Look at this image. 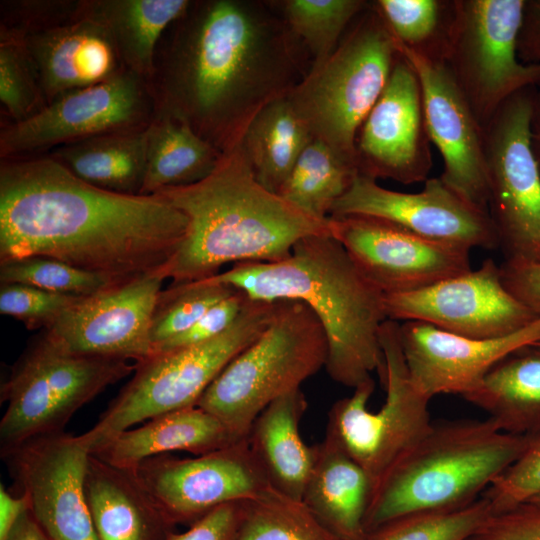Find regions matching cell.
I'll use <instances>...</instances> for the list:
<instances>
[{"label":"cell","mask_w":540,"mask_h":540,"mask_svg":"<svg viewBox=\"0 0 540 540\" xmlns=\"http://www.w3.org/2000/svg\"><path fill=\"white\" fill-rule=\"evenodd\" d=\"M401 346L411 381L430 400L438 394H465L515 350L540 342V317L504 337L473 339L419 321L400 324Z\"/></svg>","instance_id":"obj_22"},{"label":"cell","mask_w":540,"mask_h":540,"mask_svg":"<svg viewBox=\"0 0 540 540\" xmlns=\"http://www.w3.org/2000/svg\"><path fill=\"white\" fill-rule=\"evenodd\" d=\"M89 455L79 435L64 431L1 450L16 494L49 540H98L85 493Z\"/></svg>","instance_id":"obj_14"},{"label":"cell","mask_w":540,"mask_h":540,"mask_svg":"<svg viewBox=\"0 0 540 540\" xmlns=\"http://www.w3.org/2000/svg\"><path fill=\"white\" fill-rule=\"evenodd\" d=\"M0 102L12 122L25 120L46 106L25 36L1 26Z\"/></svg>","instance_id":"obj_40"},{"label":"cell","mask_w":540,"mask_h":540,"mask_svg":"<svg viewBox=\"0 0 540 540\" xmlns=\"http://www.w3.org/2000/svg\"><path fill=\"white\" fill-rule=\"evenodd\" d=\"M250 300H298L319 319L328 343L325 365L335 382L355 388L385 371L380 328L387 320L385 293L331 234L303 238L273 262H241L212 276Z\"/></svg>","instance_id":"obj_4"},{"label":"cell","mask_w":540,"mask_h":540,"mask_svg":"<svg viewBox=\"0 0 540 540\" xmlns=\"http://www.w3.org/2000/svg\"><path fill=\"white\" fill-rule=\"evenodd\" d=\"M399 50L421 84L429 137L443 160L440 179L462 198L488 212L483 128L444 62L401 47Z\"/></svg>","instance_id":"obj_21"},{"label":"cell","mask_w":540,"mask_h":540,"mask_svg":"<svg viewBox=\"0 0 540 540\" xmlns=\"http://www.w3.org/2000/svg\"><path fill=\"white\" fill-rule=\"evenodd\" d=\"M400 324L387 319L380 328L386 392L377 412L368 409L375 389L370 378L329 410L325 435L333 439L370 477L373 490L393 463L432 426L429 398L414 387L404 358Z\"/></svg>","instance_id":"obj_10"},{"label":"cell","mask_w":540,"mask_h":540,"mask_svg":"<svg viewBox=\"0 0 540 540\" xmlns=\"http://www.w3.org/2000/svg\"><path fill=\"white\" fill-rule=\"evenodd\" d=\"M531 146L540 169V85L535 87L530 122Z\"/></svg>","instance_id":"obj_51"},{"label":"cell","mask_w":540,"mask_h":540,"mask_svg":"<svg viewBox=\"0 0 540 540\" xmlns=\"http://www.w3.org/2000/svg\"><path fill=\"white\" fill-rule=\"evenodd\" d=\"M222 154L186 123L155 116L147 127L146 171L140 195L197 183L212 173Z\"/></svg>","instance_id":"obj_32"},{"label":"cell","mask_w":540,"mask_h":540,"mask_svg":"<svg viewBox=\"0 0 540 540\" xmlns=\"http://www.w3.org/2000/svg\"><path fill=\"white\" fill-rule=\"evenodd\" d=\"M332 235L385 294L419 290L471 270L470 251L365 216L330 217Z\"/></svg>","instance_id":"obj_20"},{"label":"cell","mask_w":540,"mask_h":540,"mask_svg":"<svg viewBox=\"0 0 540 540\" xmlns=\"http://www.w3.org/2000/svg\"><path fill=\"white\" fill-rule=\"evenodd\" d=\"M368 6L363 0H287L283 4L287 26L307 44L313 65L335 51L345 29Z\"/></svg>","instance_id":"obj_36"},{"label":"cell","mask_w":540,"mask_h":540,"mask_svg":"<svg viewBox=\"0 0 540 540\" xmlns=\"http://www.w3.org/2000/svg\"><path fill=\"white\" fill-rule=\"evenodd\" d=\"M306 409L301 389L290 392L257 416L247 436L271 488L297 500H302L314 461V446L307 445L299 431Z\"/></svg>","instance_id":"obj_27"},{"label":"cell","mask_w":540,"mask_h":540,"mask_svg":"<svg viewBox=\"0 0 540 540\" xmlns=\"http://www.w3.org/2000/svg\"><path fill=\"white\" fill-rule=\"evenodd\" d=\"M134 370L129 360L65 352L40 333L1 384L0 450L63 432L80 408Z\"/></svg>","instance_id":"obj_9"},{"label":"cell","mask_w":540,"mask_h":540,"mask_svg":"<svg viewBox=\"0 0 540 540\" xmlns=\"http://www.w3.org/2000/svg\"><path fill=\"white\" fill-rule=\"evenodd\" d=\"M134 470L175 525L190 526L223 504L252 500L271 487L247 438L195 457L153 456Z\"/></svg>","instance_id":"obj_16"},{"label":"cell","mask_w":540,"mask_h":540,"mask_svg":"<svg viewBox=\"0 0 540 540\" xmlns=\"http://www.w3.org/2000/svg\"><path fill=\"white\" fill-rule=\"evenodd\" d=\"M400 57L397 42L369 4L335 51L288 93L314 137L356 169L359 129Z\"/></svg>","instance_id":"obj_7"},{"label":"cell","mask_w":540,"mask_h":540,"mask_svg":"<svg viewBox=\"0 0 540 540\" xmlns=\"http://www.w3.org/2000/svg\"><path fill=\"white\" fill-rule=\"evenodd\" d=\"M534 89L511 96L484 129L488 213L506 262L540 261V169L530 134Z\"/></svg>","instance_id":"obj_12"},{"label":"cell","mask_w":540,"mask_h":540,"mask_svg":"<svg viewBox=\"0 0 540 540\" xmlns=\"http://www.w3.org/2000/svg\"><path fill=\"white\" fill-rule=\"evenodd\" d=\"M469 540H540V495L492 513Z\"/></svg>","instance_id":"obj_45"},{"label":"cell","mask_w":540,"mask_h":540,"mask_svg":"<svg viewBox=\"0 0 540 540\" xmlns=\"http://www.w3.org/2000/svg\"><path fill=\"white\" fill-rule=\"evenodd\" d=\"M187 226L163 197L95 187L52 155L1 159L0 263L46 256L129 282L163 269Z\"/></svg>","instance_id":"obj_1"},{"label":"cell","mask_w":540,"mask_h":540,"mask_svg":"<svg viewBox=\"0 0 540 540\" xmlns=\"http://www.w3.org/2000/svg\"><path fill=\"white\" fill-rule=\"evenodd\" d=\"M156 115L149 81L124 70L67 92L31 117L0 131L1 159L18 158L115 131L148 126Z\"/></svg>","instance_id":"obj_13"},{"label":"cell","mask_w":540,"mask_h":540,"mask_svg":"<svg viewBox=\"0 0 540 540\" xmlns=\"http://www.w3.org/2000/svg\"><path fill=\"white\" fill-rule=\"evenodd\" d=\"M485 411L502 431H540V345L521 347L499 361L471 392L462 396Z\"/></svg>","instance_id":"obj_29"},{"label":"cell","mask_w":540,"mask_h":540,"mask_svg":"<svg viewBox=\"0 0 540 540\" xmlns=\"http://www.w3.org/2000/svg\"><path fill=\"white\" fill-rule=\"evenodd\" d=\"M165 279L161 269L83 297L41 334L68 353L140 362L153 355L150 325Z\"/></svg>","instance_id":"obj_18"},{"label":"cell","mask_w":540,"mask_h":540,"mask_svg":"<svg viewBox=\"0 0 540 540\" xmlns=\"http://www.w3.org/2000/svg\"><path fill=\"white\" fill-rule=\"evenodd\" d=\"M190 4L189 0H78L77 17L104 26L124 68L150 82L159 42Z\"/></svg>","instance_id":"obj_28"},{"label":"cell","mask_w":540,"mask_h":540,"mask_svg":"<svg viewBox=\"0 0 540 540\" xmlns=\"http://www.w3.org/2000/svg\"><path fill=\"white\" fill-rule=\"evenodd\" d=\"M7 540H49L27 510L14 526Z\"/></svg>","instance_id":"obj_50"},{"label":"cell","mask_w":540,"mask_h":540,"mask_svg":"<svg viewBox=\"0 0 540 540\" xmlns=\"http://www.w3.org/2000/svg\"><path fill=\"white\" fill-rule=\"evenodd\" d=\"M518 56L525 64H540V0L525 1Z\"/></svg>","instance_id":"obj_48"},{"label":"cell","mask_w":540,"mask_h":540,"mask_svg":"<svg viewBox=\"0 0 540 540\" xmlns=\"http://www.w3.org/2000/svg\"><path fill=\"white\" fill-rule=\"evenodd\" d=\"M249 298L240 290L212 306L183 333L157 345L153 354L165 353L213 339L225 332L239 317Z\"/></svg>","instance_id":"obj_44"},{"label":"cell","mask_w":540,"mask_h":540,"mask_svg":"<svg viewBox=\"0 0 540 540\" xmlns=\"http://www.w3.org/2000/svg\"><path fill=\"white\" fill-rule=\"evenodd\" d=\"M28 510L24 496L12 494L0 486V540H7L21 516Z\"/></svg>","instance_id":"obj_49"},{"label":"cell","mask_w":540,"mask_h":540,"mask_svg":"<svg viewBox=\"0 0 540 540\" xmlns=\"http://www.w3.org/2000/svg\"><path fill=\"white\" fill-rule=\"evenodd\" d=\"M535 344L540 345V342H537V343H535Z\"/></svg>","instance_id":"obj_52"},{"label":"cell","mask_w":540,"mask_h":540,"mask_svg":"<svg viewBox=\"0 0 540 540\" xmlns=\"http://www.w3.org/2000/svg\"><path fill=\"white\" fill-rule=\"evenodd\" d=\"M187 217L186 235L162 269L172 284L207 279L228 263L273 262L305 237L331 233L313 217L263 187L238 143L211 174L156 193Z\"/></svg>","instance_id":"obj_3"},{"label":"cell","mask_w":540,"mask_h":540,"mask_svg":"<svg viewBox=\"0 0 540 540\" xmlns=\"http://www.w3.org/2000/svg\"><path fill=\"white\" fill-rule=\"evenodd\" d=\"M25 44L46 105L126 70L108 31L87 18L25 35Z\"/></svg>","instance_id":"obj_23"},{"label":"cell","mask_w":540,"mask_h":540,"mask_svg":"<svg viewBox=\"0 0 540 540\" xmlns=\"http://www.w3.org/2000/svg\"><path fill=\"white\" fill-rule=\"evenodd\" d=\"M385 310L390 320L419 321L473 339L504 337L539 318L504 287L491 258L428 287L385 294Z\"/></svg>","instance_id":"obj_15"},{"label":"cell","mask_w":540,"mask_h":540,"mask_svg":"<svg viewBox=\"0 0 540 540\" xmlns=\"http://www.w3.org/2000/svg\"><path fill=\"white\" fill-rule=\"evenodd\" d=\"M372 6L399 47L445 62L454 0H377Z\"/></svg>","instance_id":"obj_34"},{"label":"cell","mask_w":540,"mask_h":540,"mask_svg":"<svg viewBox=\"0 0 540 540\" xmlns=\"http://www.w3.org/2000/svg\"><path fill=\"white\" fill-rule=\"evenodd\" d=\"M81 298L25 284L3 283L0 286V313L21 321L29 330L44 329Z\"/></svg>","instance_id":"obj_42"},{"label":"cell","mask_w":540,"mask_h":540,"mask_svg":"<svg viewBox=\"0 0 540 540\" xmlns=\"http://www.w3.org/2000/svg\"><path fill=\"white\" fill-rule=\"evenodd\" d=\"M344 216L379 219L424 239L469 251L498 248L489 213L462 198L440 177L428 178L420 192L405 193L358 174L330 210L329 217Z\"/></svg>","instance_id":"obj_17"},{"label":"cell","mask_w":540,"mask_h":540,"mask_svg":"<svg viewBox=\"0 0 540 540\" xmlns=\"http://www.w3.org/2000/svg\"><path fill=\"white\" fill-rule=\"evenodd\" d=\"M275 302L250 300L222 334L193 346L153 354L135 363L130 381L79 435L90 453L115 436L156 416L197 406L220 372L268 326Z\"/></svg>","instance_id":"obj_8"},{"label":"cell","mask_w":540,"mask_h":540,"mask_svg":"<svg viewBox=\"0 0 540 540\" xmlns=\"http://www.w3.org/2000/svg\"><path fill=\"white\" fill-rule=\"evenodd\" d=\"M0 283H19L52 293L90 297L127 283L46 256H30L0 263Z\"/></svg>","instance_id":"obj_39"},{"label":"cell","mask_w":540,"mask_h":540,"mask_svg":"<svg viewBox=\"0 0 540 540\" xmlns=\"http://www.w3.org/2000/svg\"><path fill=\"white\" fill-rule=\"evenodd\" d=\"M238 440L241 439L235 438L218 418L193 406L156 416L123 431L91 454L112 465L135 469L153 456L175 451L200 456Z\"/></svg>","instance_id":"obj_26"},{"label":"cell","mask_w":540,"mask_h":540,"mask_svg":"<svg viewBox=\"0 0 540 540\" xmlns=\"http://www.w3.org/2000/svg\"><path fill=\"white\" fill-rule=\"evenodd\" d=\"M147 127L62 145L50 155L81 180L104 190L140 195L146 171Z\"/></svg>","instance_id":"obj_30"},{"label":"cell","mask_w":540,"mask_h":540,"mask_svg":"<svg viewBox=\"0 0 540 540\" xmlns=\"http://www.w3.org/2000/svg\"><path fill=\"white\" fill-rule=\"evenodd\" d=\"M493 513L481 496L456 509L411 513L369 531L364 540H469Z\"/></svg>","instance_id":"obj_37"},{"label":"cell","mask_w":540,"mask_h":540,"mask_svg":"<svg viewBox=\"0 0 540 540\" xmlns=\"http://www.w3.org/2000/svg\"><path fill=\"white\" fill-rule=\"evenodd\" d=\"M245 502L223 504L198 519L188 530L172 532L167 540H238Z\"/></svg>","instance_id":"obj_46"},{"label":"cell","mask_w":540,"mask_h":540,"mask_svg":"<svg viewBox=\"0 0 540 540\" xmlns=\"http://www.w3.org/2000/svg\"><path fill=\"white\" fill-rule=\"evenodd\" d=\"M236 291L234 287L211 277L171 283L167 289L161 290L149 332L153 350L157 345L189 329L212 306Z\"/></svg>","instance_id":"obj_38"},{"label":"cell","mask_w":540,"mask_h":540,"mask_svg":"<svg viewBox=\"0 0 540 540\" xmlns=\"http://www.w3.org/2000/svg\"><path fill=\"white\" fill-rule=\"evenodd\" d=\"M540 495V431L532 434L522 454L482 494L493 513Z\"/></svg>","instance_id":"obj_41"},{"label":"cell","mask_w":540,"mask_h":540,"mask_svg":"<svg viewBox=\"0 0 540 540\" xmlns=\"http://www.w3.org/2000/svg\"><path fill=\"white\" fill-rule=\"evenodd\" d=\"M314 138L287 94L268 103L253 117L239 144L258 182L278 194Z\"/></svg>","instance_id":"obj_31"},{"label":"cell","mask_w":540,"mask_h":540,"mask_svg":"<svg viewBox=\"0 0 540 540\" xmlns=\"http://www.w3.org/2000/svg\"><path fill=\"white\" fill-rule=\"evenodd\" d=\"M85 493L98 540H167L174 532L175 524L134 469L90 453Z\"/></svg>","instance_id":"obj_24"},{"label":"cell","mask_w":540,"mask_h":540,"mask_svg":"<svg viewBox=\"0 0 540 540\" xmlns=\"http://www.w3.org/2000/svg\"><path fill=\"white\" fill-rule=\"evenodd\" d=\"M314 461L302 501L342 540H364L373 483L333 439L314 444Z\"/></svg>","instance_id":"obj_25"},{"label":"cell","mask_w":540,"mask_h":540,"mask_svg":"<svg viewBox=\"0 0 540 540\" xmlns=\"http://www.w3.org/2000/svg\"><path fill=\"white\" fill-rule=\"evenodd\" d=\"M358 174L330 146L314 138L299 156L278 195L313 217L328 219L333 204Z\"/></svg>","instance_id":"obj_33"},{"label":"cell","mask_w":540,"mask_h":540,"mask_svg":"<svg viewBox=\"0 0 540 540\" xmlns=\"http://www.w3.org/2000/svg\"><path fill=\"white\" fill-rule=\"evenodd\" d=\"M500 271L504 287L540 317V261H503Z\"/></svg>","instance_id":"obj_47"},{"label":"cell","mask_w":540,"mask_h":540,"mask_svg":"<svg viewBox=\"0 0 540 540\" xmlns=\"http://www.w3.org/2000/svg\"><path fill=\"white\" fill-rule=\"evenodd\" d=\"M421 84L402 55L362 123L356 139L360 175L408 185L425 182L432 168Z\"/></svg>","instance_id":"obj_19"},{"label":"cell","mask_w":540,"mask_h":540,"mask_svg":"<svg viewBox=\"0 0 540 540\" xmlns=\"http://www.w3.org/2000/svg\"><path fill=\"white\" fill-rule=\"evenodd\" d=\"M324 329L307 304L278 300L265 330L214 379L197 406L218 418L237 439L276 399L301 389L325 367Z\"/></svg>","instance_id":"obj_6"},{"label":"cell","mask_w":540,"mask_h":540,"mask_svg":"<svg viewBox=\"0 0 540 540\" xmlns=\"http://www.w3.org/2000/svg\"><path fill=\"white\" fill-rule=\"evenodd\" d=\"M0 26L24 36L78 19V0L2 1Z\"/></svg>","instance_id":"obj_43"},{"label":"cell","mask_w":540,"mask_h":540,"mask_svg":"<svg viewBox=\"0 0 540 540\" xmlns=\"http://www.w3.org/2000/svg\"><path fill=\"white\" fill-rule=\"evenodd\" d=\"M531 436L504 432L490 418L432 424L376 484L366 532L407 514L476 501L522 454Z\"/></svg>","instance_id":"obj_5"},{"label":"cell","mask_w":540,"mask_h":540,"mask_svg":"<svg viewBox=\"0 0 540 540\" xmlns=\"http://www.w3.org/2000/svg\"><path fill=\"white\" fill-rule=\"evenodd\" d=\"M526 0H454L445 64L480 126L517 92L540 85V64L518 56Z\"/></svg>","instance_id":"obj_11"},{"label":"cell","mask_w":540,"mask_h":540,"mask_svg":"<svg viewBox=\"0 0 540 540\" xmlns=\"http://www.w3.org/2000/svg\"><path fill=\"white\" fill-rule=\"evenodd\" d=\"M288 31L261 4L191 1L165 31L149 84L155 116L189 125L221 153L296 85Z\"/></svg>","instance_id":"obj_2"},{"label":"cell","mask_w":540,"mask_h":540,"mask_svg":"<svg viewBox=\"0 0 540 540\" xmlns=\"http://www.w3.org/2000/svg\"><path fill=\"white\" fill-rule=\"evenodd\" d=\"M238 540H342L302 500L268 488L245 502Z\"/></svg>","instance_id":"obj_35"}]
</instances>
